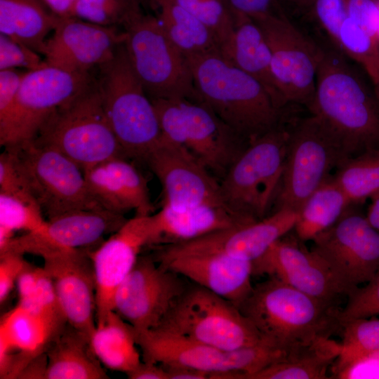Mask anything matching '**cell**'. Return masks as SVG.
Wrapping results in <instances>:
<instances>
[{"label":"cell","instance_id":"277c9868","mask_svg":"<svg viewBox=\"0 0 379 379\" xmlns=\"http://www.w3.org/2000/svg\"><path fill=\"white\" fill-rule=\"evenodd\" d=\"M98 81L111 128L126 158L144 161L162 133L156 109L135 74L124 43L99 68Z\"/></svg>","mask_w":379,"mask_h":379},{"label":"cell","instance_id":"74e56055","mask_svg":"<svg viewBox=\"0 0 379 379\" xmlns=\"http://www.w3.org/2000/svg\"><path fill=\"white\" fill-rule=\"evenodd\" d=\"M343 339L332 372L352 361L379 351V319L359 318L341 322Z\"/></svg>","mask_w":379,"mask_h":379},{"label":"cell","instance_id":"ffe728a7","mask_svg":"<svg viewBox=\"0 0 379 379\" xmlns=\"http://www.w3.org/2000/svg\"><path fill=\"white\" fill-rule=\"evenodd\" d=\"M43 55L56 67L91 74L111 60L124 42L125 32L117 27L103 26L75 17H59Z\"/></svg>","mask_w":379,"mask_h":379},{"label":"cell","instance_id":"d4e9b609","mask_svg":"<svg viewBox=\"0 0 379 379\" xmlns=\"http://www.w3.org/2000/svg\"><path fill=\"white\" fill-rule=\"evenodd\" d=\"M134 331L144 361L206 371L212 379H219L226 372L227 351L159 328Z\"/></svg>","mask_w":379,"mask_h":379},{"label":"cell","instance_id":"9a60e30c","mask_svg":"<svg viewBox=\"0 0 379 379\" xmlns=\"http://www.w3.org/2000/svg\"><path fill=\"white\" fill-rule=\"evenodd\" d=\"M251 18L269 46L272 72L287 103L300 104L308 109L315 94L324 46L299 29L284 11Z\"/></svg>","mask_w":379,"mask_h":379},{"label":"cell","instance_id":"4fadbf2b","mask_svg":"<svg viewBox=\"0 0 379 379\" xmlns=\"http://www.w3.org/2000/svg\"><path fill=\"white\" fill-rule=\"evenodd\" d=\"M6 147L15 153L48 220L74 210L103 208L90 192L84 171L60 152L34 140Z\"/></svg>","mask_w":379,"mask_h":379},{"label":"cell","instance_id":"ab89813d","mask_svg":"<svg viewBox=\"0 0 379 379\" xmlns=\"http://www.w3.org/2000/svg\"><path fill=\"white\" fill-rule=\"evenodd\" d=\"M215 36L220 50L231 39L235 21L225 0H175Z\"/></svg>","mask_w":379,"mask_h":379},{"label":"cell","instance_id":"836d02e7","mask_svg":"<svg viewBox=\"0 0 379 379\" xmlns=\"http://www.w3.org/2000/svg\"><path fill=\"white\" fill-rule=\"evenodd\" d=\"M351 205L332 175L298 209L293 231L301 241H312L333 226Z\"/></svg>","mask_w":379,"mask_h":379},{"label":"cell","instance_id":"1f68e13d","mask_svg":"<svg viewBox=\"0 0 379 379\" xmlns=\"http://www.w3.org/2000/svg\"><path fill=\"white\" fill-rule=\"evenodd\" d=\"M164 32L186 58L220 53L213 33L175 0H149Z\"/></svg>","mask_w":379,"mask_h":379},{"label":"cell","instance_id":"d6a6232c","mask_svg":"<svg viewBox=\"0 0 379 379\" xmlns=\"http://www.w3.org/2000/svg\"><path fill=\"white\" fill-rule=\"evenodd\" d=\"M340 343L323 338L300 347L287 359L253 373L246 379H325L340 353Z\"/></svg>","mask_w":379,"mask_h":379},{"label":"cell","instance_id":"484cf974","mask_svg":"<svg viewBox=\"0 0 379 379\" xmlns=\"http://www.w3.org/2000/svg\"><path fill=\"white\" fill-rule=\"evenodd\" d=\"M225 206L174 207L163 204L151 215L148 246L185 243L233 226L248 223Z\"/></svg>","mask_w":379,"mask_h":379},{"label":"cell","instance_id":"7a4b0ae2","mask_svg":"<svg viewBox=\"0 0 379 379\" xmlns=\"http://www.w3.org/2000/svg\"><path fill=\"white\" fill-rule=\"evenodd\" d=\"M197 100L247 142L280 126L282 109L265 87L220 53L187 58Z\"/></svg>","mask_w":379,"mask_h":379},{"label":"cell","instance_id":"4316f807","mask_svg":"<svg viewBox=\"0 0 379 379\" xmlns=\"http://www.w3.org/2000/svg\"><path fill=\"white\" fill-rule=\"evenodd\" d=\"M233 15L234 31L230 41L221 48L220 54L260 82L275 104L284 109L288 103L274 76L270 51L260 27L246 15Z\"/></svg>","mask_w":379,"mask_h":379},{"label":"cell","instance_id":"bcb514c9","mask_svg":"<svg viewBox=\"0 0 379 379\" xmlns=\"http://www.w3.org/2000/svg\"><path fill=\"white\" fill-rule=\"evenodd\" d=\"M348 18L377 39L379 25V0H345Z\"/></svg>","mask_w":379,"mask_h":379},{"label":"cell","instance_id":"7c38bea8","mask_svg":"<svg viewBox=\"0 0 379 379\" xmlns=\"http://www.w3.org/2000/svg\"><path fill=\"white\" fill-rule=\"evenodd\" d=\"M18 249L43 258L67 323L91 338L96 326V288L88 251L60 248L33 233L19 237Z\"/></svg>","mask_w":379,"mask_h":379},{"label":"cell","instance_id":"7dc6e473","mask_svg":"<svg viewBox=\"0 0 379 379\" xmlns=\"http://www.w3.org/2000/svg\"><path fill=\"white\" fill-rule=\"evenodd\" d=\"M27 71L17 69L0 70V126L6 122L11 114Z\"/></svg>","mask_w":379,"mask_h":379},{"label":"cell","instance_id":"f907efd6","mask_svg":"<svg viewBox=\"0 0 379 379\" xmlns=\"http://www.w3.org/2000/svg\"><path fill=\"white\" fill-rule=\"evenodd\" d=\"M232 13L253 18L284 11L280 0H225Z\"/></svg>","mask_w":379,"mask_h":379},{"label":"cell","instance_id":"9c48e42d","mask_svg":"<svg viewBox=\"0 0 379 379\" xmlns=\"http://www.w3.org/2000/svg\"><path fill=\"white\" fill-rule=\"evenodd\" d=\"M352 157L337 135L312 114L290 128L275 210L298 211L307 197Z\"/></svg>","mask_w":379,"mask_h":379},{"label":"cell","instance_id":"603a6c76","mask_svg":"<svg viewBox=\"0 0 379 379\" xmlns=\"http://www.w3.org/2000/svg\"><path fill=\"white\" fill-rule=\"evenodd\" d=\"M156 260L238 307L253 288L250 261L215 253L157 255Z\"/></svg>","mask_w":379,"mask_h":379},{"label":"cell","instance_id":"d6986e66","mask_svg":"<svg viewBox=\"0 0 379 379\" xmlns=\"http://www.w3.org/2000/svg\"><path fill=\"white\" fill-rule=\"evenodd\" d=\"M289 233L252 262L253 276L277 278L323 302L337 306V300L343 294L329 269L294 232Z\"/></svg>","mask_w":379,"mask_h":379},{"label":"cell","instance_id":"f5cc1de1","mask_svg":"<svg viewBox=\"0 0 379 379\" xmlns=\"http://www.w3.org/2000/svg\"><path fill=\"white\" fill-rule=\"evenodd\" d=\"M165 368L168 372V379H207L211 376L208 372L190 368L168 367Z\"/></svg>","mask_w":379,"mask_h":379},{"label":"cell","instance_id":"f35d334b","mask_svg":"<svg viewBox=\"0 0 379 379\" xmlns=\"http://www.w3.org/2000/svg\"><path fill=\"white\" fill-rule=\"evenodd\" d=\"M141 6L138 0H76L71 17L103 26L123 27Z\"/></svg>","mask_w":379,"mask_h":379},{"label":"cell","instance_id":"f1b7e54d","mask_svg":"<svg viewBox=\"0 0 379 379\" xmlns=\"http://www.w3.org/2000/svg\"><path fill=\"white\" fill-rule=\"evenodd\" d=\"M45 379H106L90 338L67 324L46 352Z\"/></svg>","mask_w":379,"mask_h":379},{"label":"cell","instance_id":"6da1fadb","mask_svg":"<svg viewBox=\"0 0 379 379\" xmlns=\"http://www.w3.org/2000/svg\"><path fill=\"white\" fill-rule=\"evenodd\" d=\"M331 42L316 79V90L308 107L342 140L351 156L379 149V101L371 86Z\"/></svg>","mask_w":379,"mask_h":379},{"label":"cell","instance_id":"11a10c76","mask_svg":"<svg viewBox=\"0 0 379 379\" xmlns=\"http://www.w3.org/2000/svg\"><path fill=\"white\" fill-rule=\"evenodd\" d=\"M302 11H312L314 0H280Z\"/></svg>","mask_w":379,"mask_h":379},{"label":"cell","instance_id":"60d3db41","mask_svg":"<svg viewBox=\"0 0 379 379\" xmlns=\"http://www.w3.org/2000/svg\"><path fill=\"white\" fill-rule=\"evenodd\" d=\"M16 287L19 303L60 310L53 282L44 267H34L28 262L17 280Z\"/></svg>","mask_w":379,"mask_h":379},{"label":"cell","instance_id":"816d5d0a","mask_svg":"<svg viewBox=\"0 0 379 379\" xmlns=\"http://www.w3.org/2000/svg\"><path fill=\"white\" fill-rule=\"evenodd\" d=\"M127 376L130 379H168V372L162 366L144 361Z\"/></svg>","mask_w":379,"mask_h":379},{"label":"cell","instance_id":"f6af8a7d","mask_svg":"<svg viewBox=\"0 0 379 379\" xmlns=\"http://www.w3.org/2000/svg\"><path fill=\"white\" fill-rule=\"evenodd\" d=\"M331 42L339 47V35L348 18L345 0H314L312 11Z\"/></svg>","mask_w":379,"mask_h":379},{"label":"cell","instance_id":"2e32d148","mask_svg":"<svg viewBox=\"0 0 379 379\" xmlns=\"http://www.w3.org/2000/svg\"><path fill=\"white\" fill-rule=\"evenodd\" d=\"M188 287L178 274L154 258L140 255L116 291L113 310L136 331L153 329Z\"/></svg>","mask_w":379,"mask_h":379},{"label":"cell","instance_id":"5b68a950","mask_svg":"<svg viewBox=\"0 0 379 379\" xmlns=\"http://www.w3.org/2000/svg\"><path fill=\"white\" fill-rule=\"evenodd\" d=\"M290 128L278 127L250 142L220 181L225 206L253 222L267 216L279 191Z\"/></svg>","mask_w":379,"mask_h":379},{"label":"cell","instance_id":"30bf717a","mask_svg":"<svg viewBox=\"0 0 379 379\" xmlns=\"http://www.w3.org/2000/svg\"><path fill=\"white\" fill-rule=\"evenodd\" d=\"M157 328L225 351L267 341L236 305L197 285L187 288Z\"/></svg>","mask_w":379,"mask_h":379},{"label":"cell","instance_id":"8992f818","mask_svg":"<svg viewBox=\"0 0 379 379\" xmlns=\"http://www.w3.org/2000/svg\"><path fill=\"white\" fill-rule=\"evenodd\" d=\"M33 140L60 152L84 172L112 158H126L109 123L96 79L56 111Z\"/></svg>","mask_w":379,"mask_h":379},{"label":"cell","instance_id":"9f6ffc18","mask_svg":"<svg viewBox=\"0 0 379 379\" xmlns=\"http://www.w3.org/2000/svg\"><path fill=\"white\" fill-rule=\"evenodd\" d=\"M142 6H149V0H138Z\"/></svg>","mask_w":379,"mask_h":379},{"label":"cell","instance_id":"681fc988","mask_svg":"<svg viewBox=\"0 0 379 379\" xmlns=\"http://www.w3.org/2000/svg\"><path fill=\"white\" fill-rule=\"evenodd\" d=\"M332 373L333 378L379 379V356L374 353L363 356Z\"/></svg>","mask_w":379,"mask_h":379},{"label":"cell","instance_id":"52a82bcc","mask_svg":"<svg viewBox=\"0 0 379 379\" xmlns=\"http://www.w3.org/2000/svg\"><path fill=\"white\" fill-rule=\"evenodd\" d=\"M130 65L151 100H197L190 65L157 16L133 14L123 26Z\"/></svg>","mask_w":379,"mask_h":379},{"label":"cell","instance_id":"8fae6325","mask_svg":"<svg viewBox=\"0 0 379 379\" xmlns=\"http://www.w3.org/2000/svg\"><path fill=\"white\" fill-rule=\"evenodd\" d=\"M94 79L91 74L69 71L46 62L27 71L11 114L0 126L1 145L6 147L34 140L46 121Z\"/></svg>","mask_w":379,"mask_h":379},{"label":"cell","instance_id":"7bdbcfd3","mask_svg":"<svg viewBox=\"0 0 379 379\" xmlns=\"http://www.w3.org/2000/svg\"><path fill=\"white\" fill-rule=\"evenodd\" d=\"M345 307L340 310V323L347 320L379 315V272L368 283L347 296Z\"/></svg>","mask_w":379,"mask_h":379},{"label":"cell","instance_id":"d590c367","mask_svg":"<svg viewBox=\"0 0 379 379\" xmlns=\"http://www.w3.org/2000/svg\"><path fill=\"white\" fill-rule=\"evenodd\" d=\"M339 48L365 72L379 101V43L350 18L343 23Z\"/></svg>","mask_w":379,"mask_h":379},{"label":"cell","instance_id":"680465c9","mask_svg":"<svg viewBox=\"0 0 379 379\" xmlns=\"http://www.w3.org/2000/svg\"><path fill=\"white\" fill-rule=\"evenodd\" d=\"M374 354H377L378 356H379V351L377 352H375Z\"/></svg>","mask_w":379,"mask_h":379},{"label":"cell","instance_id":"ba28073f","mask_svg":"<svg viewBox=\"0 0 379 379\" xmlns=\"http://www.w3.org/2000/svg\"><path fill=\"white\" fill-rule=\"evenodd\" d=\"M162 139L194 156L220 182L248 142L198 100H152Z\"/></svg>","mask_w":379,"mask_h":379},{"label":"cell","instance_id":"f546056e","mask_svg":"<svg viewBox=\"0 0 379 379\" xmlns=\"http://www.w3.org/2000/svg\"><path fill=\"white\" fill-rule=\"evenodd\" d=\"M58 18L42 0H0V33L39 54Z\"/></svg>","mask_w":379,"mask_h":379},{"label":"cell","instance_id":"db71d44e","mask_svg":"<svg viewBox=\"0 0 379 379\" xmlns=\"http://www.w3.org/2000/svg\"><path fill=\"white\" fill-rule=\"evenodd\" d=\"M370 200L366 216L372 227L379 232V193Z\"/></svg>","mask_w":379,"mask_h":379},{"label":"cell","instance_id":"5bb4252c","mask_svg":"<svg viewBox=\"0 0 379 379\" xmlns=\"http://www.w3.org/2000/svg\"><path fill=\"white\" fill-rule=\"evenodd\" d=\"M351 205L310 248L328 267L343 295L352 294L379 272V232Z\"/></svg>","mask_w":379,"mask_h":379},{"label":"cell","instance_id":"4dcf8cb0","mask_svg":"<svg viewBox=\"0 0 379 379\" xmlns=\"http://www.w3.org/2000/svg\"><path fill=\"white\" fill-rule=\"evenodd\" d=\"M90 343L100 363L111 370L127 375L142 361L133 328L114 310L96 319Z\"/></svg>","mask_w":379,"mask_h":379},{"label":"cell","instance_id":"ee69618b","mask_svg":"<svg viewBox=\"0 0 379 379\" xmlns=\"http://www.w3.org/2000/svg\"><path fill=\"white\" fill-rule=\"evenodd\" d=\"M39 53L0 33V70L25 68L27 71L41 67Z\"/></svg>","mask_w":379,"mask_h":379},{"label":"cell","instance_id":"6f0895ef","mask_svg":"<svg viewBox=\"0 0 379 379\" xmlns=\"http://www.w3.org/2000/svg\"><path fill=\"white\" fill-rule=\"evenodd\" d=\"M377 40L379 43V25H378V34H377Z\"/></svg>","mask_w":379,"mask_h":379},{"label":"cell","instance_id":"3957f363","mask_svg":"<svg viewBox=\"0 0 379 379\" xmlns=\"http://www.w3.org/2000/svg\"><path fill=\"white\" fill-rule=\"evenodd\" d=\"M267 341L295 349L331 336L342 328L340 309L323 302L274 277L253 286L239 305Z\"/></svg>","mask_w":379,"mask_h":379},{"label":"cell","instance_id":"e575fe53","mask_svg":"<svg viewBox=\"0 0 379 379\" xmlns=\"http://www.w3.org/2000/svg\"><path fill=\"white\" fill-rule=\"evenodd\" d=\"M333 178L352 205L379 193V149H369L347 159Z\"/></svg>","mask_w":379,"mask_h":379},{"label":"cell","instance_id":"c3c4849f","mask_svg":"<svg viewBox=\"0 0 379 379\" xmlns=\"http://www.w3.org/2000/svg\"><path fill=\"white\" fill-rule=\"evenodd\" d=\"M28 262L23 255L15 253L0 255V302L6 300Z\"/></svg>","mask_w":379,"mask_h":379},{"label":"cell","instance_id":"83f0119b","mask_svg":"<svg viewBox=\"0 0 379 379\" xmlns=\"http://www.w3.org/2000/svg\"><path fill=\"white\" fill-rule=\"evenodd\" d=\"M127 220L124 215L104 208L74 210L48 219L46 234H38L60 248L91 251Z\"/></svg>","mask_w":379,"mask_h":379},{"label":"cell","instance_id":"7402d4cb","mask_svg":"<svg viewBox=\"0 0 379 379\" xmlns=\"http://www.w3.org/2000/svg\"><path fill=\"white\" fill-rule=\"evenodd\" d=\"M150 215H135L128 219L107 239L88 251L95 279V320L113 310L116 291L134 267L142 248L147 246Z\"/></svg>","mask_w":379,"mask_h":379},{"label":"cell","instance_id":"ac0fdd59","mask_svg":"<svg viewBox=\"0 0 379 379\" xmlns=\"http://www.w3.org/2000/svg\"><path fill=\"white\" fill-rule=\"evenodd\" d=\"M144 162L162 186L163 204L225 206L218 180L182 147L162 139Z\"/></svg>","mask_w":379,"mask_h":379},{"label":"cell","instance_id":"44dd1931","mask_svg":"<svg viewBox=\"0 0 379 379\" xmlns=\"http://www.w3.org/2000/svg\"><path fill=\"white\" fill-rule=\"evenodd\" d=\"M297 212L281 208L259 220L217 231L194 240L163 246L157 255L215 253L253 262L293 230Z\"/></svg>","mask_w":379,"mask_h":379},{"label":"cell","instance_id":"b9f144b4","mask_svg":"<svg viewBox=\"0 0 379 379\" xmlns=\"http://www.w3.org/2000/svg\"><path fill=\"white\" fill-rule=\"evenodd\" d=\"M0 194L39 206L29 190L15 153L8 147H4V151L0 155Z\"/></svg>","mask_w":379,"mask_h":379},{"label":"cell","instance_id":"e0dca14e","mask_svg":"<svg viewBox=\"0 0 379 379\" xmlns=\"http://www.w3.org/2000/svg\"><path fill=\"white\" fill-rule=\"evenodd\" d=\"M60 310L18 304L0 321V378H18L67 325Z\"/></svg>","mask_w":379,"mask_h":379},{"label":"cell","instance_id":"cb8c5ba5","mask_svg":"<svg viewBox=\"0 0 379 379\" xmlns=\"http://www.w3.org/2000/svg\"><path fill=\"white\" fill-rule=\"evenodd\" d=\"M124 157H114L84 172L88 188L104 208L124 213L149 215L154 207L147 180Z\"/></svg>","mask_w":379,"mask_h":379},{"label":"cell","instance_id":"8d00e7d4","mask_svg":"<svg viewBox=\"0 0 379 379\" xmlns=\"http://www.w3.org/2000/svg\"><path fill=\"white\" fill-rule=\"evenodd\" d=\"M44 215L37 205L0 194V248L17 231L44 235L48 223Z\"/></svg>","mask_w":379,"mask_h":379}]
</instances>
